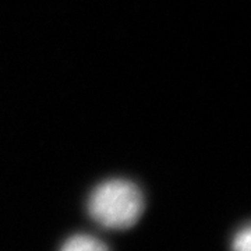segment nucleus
I'll return each mask as SVG.
<instances>
[{
	"instance_id": "3",
	"label": "nucleus",
	"mask_w": 251,
	"mask_h": 251,
	"mask_svg": "<svg viewBox=\"0 0 251 251\" xmlns=\"http://www.w3.org/2000/svg\"><path fill=\"white\" fill-rule=\"evenodd\" d=\"M232 251H251V225L244 226L234 234Z\"/></svg>"
},
{
	"instance_id": "2",
	"label": "nucleus",
	"mask_w": 251,
	"mask_h": 251,
	"mask_svg": "<svg viewBox=\"0 0 251 251\" xmlns=\"http://www.w3.org/2000/svg\"><path fill=\"white\" fill-rule=\"evenodd\" d=\"M60 251H109L106 244L90 234H74L67 239Z\"/></svg>"
},
{
	"instance_id": "1",
	"label": "nucleus",
	"mask_w": 251,
	"mask_h": 251,
	"mask_svg": "<svg viewBox=\"0 0 251 251\" xmlns=\"http://www.w3.org/2000/svg\"><path fill=\"white\" fill-rule=\"evenodd\" d=\"M145 208L143 191L126 179L102 181L91 191L87 209L90 216L106 229H128L134 226Z\"/></svg>"
}]
</instances>
